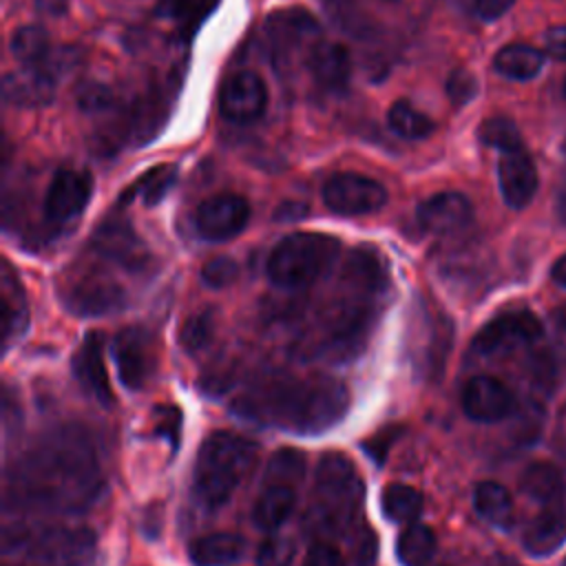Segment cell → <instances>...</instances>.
I'll return each instance as SVG.
<instances>
[{
  "label": "cell",
  "mask_w": 566,
  "mask_h": 566,
  "mask_svg": "<svg viewBox=\"0 0 566 566\" xmlns=\"http://www.w3.org/2000/svg\"><path fill=\"white\" fill-rule=\"evenodd\" d=\"M104 475L86 431H51L15 464L7 495L18 506L49 513H82L102 495Z\"/></svg>",
  "instance_id": "1"
},
{
  "label": "cell",
  "mask_w": 566,
  "mask_h": 566,
  "mask_svg": "<svg viewBox=\"0 0 566 566\" xmlns=\"http://www.w3.org/2000/svg\"><path fill=\"white\" fill-rule=\"evenodd\" d=\"M347 407V387L327 376L268 378L234 402L239 418L298 436H316L332 429L343 420Z\"/></svg>",
  "instance_id": "2"
},
{
  "label": "cell",
  "mask_w": 566,
  "mask_h": 566,
  "mask_svg": "<svg viewBox=\"0 0 566 566\" xmlns=\"http://www.w3.org/2000/svg\"><path fill=\"white\" fill-rule=\"evenodd\" d=\"M363 482L343 453L329 451L318 460L307 524L318 535H345L358 517Z\"/></svg>",
  "instance_id": "3"
},
{
  "label": "cell",
  "mask_w": 566,
  "mask_h": 566,
  "mask_svg": "<svg viewBox=\"0 0 566 566\" xmlns=\"http://www.w3.org/2000/svg\"><path fill=\"white\" fill-rule=\"evenodd\" d=\"M256 458V444L230 431L206 438L195 462V495L206 509L223 506L243 482Z\"/></svg>",
  "instance_id": "4"
},
{
  "label": "cell",
  "mask_w": 566,
  "mask_h": 566,
  "mask_svg": "<svg viewBox=\"0 0 566 566\" xmlns=\"http://www.w3.org/2000/svg\"><path fill=\"white\" fill-rule=\"evenodd\" d=\"M338 250L340 243L329 234L294 232L270 252L268 279L283 290L307 287L336 263Z\"/></svg>",
  "instance_id": "5"
},
{
  "label": "cell",
  "mask_w": 566,
  "mask_h": 566,
  "mask_svg": "<svg viewBox=\"0 0 566 566\" xmlns=\"http://www.w3.org/2000/svg\"><path fill=\"white\" fill-rule=\"evenodd\" d=\"M325 206L343 217L369 214L385 206L387 190L371 177L358 172H336L323 186Z\"/></svg>",
  "instance_id": "6"
},
{
  "label": "cell",
  "mask_w": 566,
  "mask_h": 566,
  "mask_svg": "<svg viewBox=\"0 0 566 566\" xmlns=\"http://www.w3.org/2000/svg\"><path fill=\"white\" fill-rule=\"evenodd\" d=\"M542 336V323L526 310H515L491 318L473 338V352L480 356L506 354Z\"/></svg>",
  "instance_id": "7"
},
{
  "label": "cell",
  "mask_w": 566,
  "mask_h": 566,
  "mask_svg": "<svg viewBox=\"0 0 566 566\" xmlns=\"http://www.w3.org/2000/svg\"><path fill=\"white\" fill-rule=\"evenodd\" d=\"M113 358L124 387L144 389L155 371V345L142 327H126L113 340Z\"/></svg>",
  "instance_id": "8"
},
{
  "label": "cell",
  "mask_w": 566,
  "mask_h": 566,
  "mask_svg": "<svg viewBox=\"0 0 566 566\" xmlns=\"http://www.w3.org/2000/svg\"><path fill=\"white\" fill-rule=\"evenodd\" d=\"M250 221V203L241 195L221 192L206 199L195 212V228L206 241H228Z\"/></svg>",
  "instance_id": "9"
},
{
  "label": "cell",
  "mask_w": 566,
  "mask_h": 566,
  "mask_svg": "<svg viewBox=\"0 0 566 566\" xmlns=\"http://www.w3.org/2000/svg\"><path fill=\"white\" fill-rule=\"evenodd\" d=\"M268 104L265 82L254 71H237L230 75L219 93L221 115L230 122L248 124L263 115Z\"/></svg>",
  "instance_id": "10"
},
{
  "label": "cell",
  "mask_w": 566,
  "mask_h": 566,
  "mask_svg": "<svg viewBox=\"0 0 566 566\" xmlns=\"http://www.w3.org/2000/svg\"><path fill=\"white\" fill-rule=\"evenodd\" d=\"M93 248L104 259L115 261L117 265L133 272H144L150 263V252L126 219H106L95 230Z\"/></svg>",
  "instance_id": "11"
},
{
  "label": "cell",
  "mask_w": 566,
  "mask_h": 566,
  "mask_svg": "<svg viewBox=\"0 0 566 566\" xmlns=\"http://www.w3.org/2000/svg\"><path fill=\"white\" fill-rule=\"evenodd\" d=\"M93 192V179L84 170L62 168L53 175L46 197L44 214L53 223H64L75 219L88 203Z\"/></svg>",
  "instance_id": "12"
},
{
  "label": "cell",
  "mask_w": 566,
  "mask_h": 566,
  "mask_svg": "<svg viewBox=\"0 0 566 566\" xmlns=\"http://www.w3.org/2000/svg\"><path fill=\"white\" fill-rule=\"evenodd\" d=\"M462 409L475 422H500L515 409L511 389L493 376H475L462 389Z\"/></svg>",
  "instance_id": "13"
},
{
  "label": "cell",
  "mask_w": 566,
  "mask_h": 566,
  "mask_svg": "<svg viewBox=\"0 0 566 566\" xmlns=\"http://www.w3.org/2000/svg\"><path fill=\"white\" fill-rule=\"evenodd\" d=\"M416 217L431 234H455L471 223L473 206L460 192H438L418 206Z\"/></svg>",
  "instance_id": "14"
},
{
  "label": "cell",
  "mask_w": 566,
  "mask_h": 566,
  "mask_svg": "<svg viewBox=\"0 0 566 566\" xmlns=\"http://www.w3.org/2000/svg\"><path fill=\"white\" fill-rule=\"evenodd\" d=\"M73 367V376L80 382V387L93 398L97 400L102 407H111L115 396L111 389V380L104 367V354H102V336L99 334H88L82 345L77 347V352L73 354L71 360Z\"/></svg>",
  "instance_id": "15"
},
{
  "label": "cell",
  "mask_w": 566,
  "mask_h": 566,
  "mask_svg": "<svg viewBox=\"0 0 566 566\" xmlns=\"http://www.w3.org/2000/svg\"><path fill=\"white\" fill-rule=\"evenodd\" d=\"M497 181L506 206L520 210L531 203L537 190V168L524 148L502 153L497 164Z\"/></svg>",
  "instance_id": "16"
},
{
  "label": "cell",
  "mask_w": 566,
  "mask_h": 566,
  "mask_svg": "<svg viewBox=\"0 0 566 566\" xmlns=\"http://www.w3.org/2000/svg\"><path fill=\"white\" fill-rule=\"evenodd\" d=\"M265 31L276 55L287 57L318 35V24L305 9H285L270 15Z\"/></svg>",
  "instance_id": "17"
},
{
  "label": "cell",
  "mask_w": 566,
  "mask_h": 566,
  "mask_svg": "<svg viewBox=\"0 0 566 566\" xmlns=\"http://www.w3.org/2000/svg\"><path fill=\"white\" fill-rule=\"evenodd\" d=\"M64 303L73 314L99 316L124 305V290L113 281L82 279L80 283L69 285L64 292Z\"/></svg>",
  "instance_id": "18"
},
{
  "label": "cell",
  "mask_w": 566,
  "mask_h": 566,
  "mask_svg": "<svg viewBox=\"0 0 566 566\" xmlns=\"http://www.w3.org/2000/svg\"><path fill=\"white\" fill-rule=\"evenodd\" d=\"M4 102L15 106H42L53 99L55 75L44 66H27L20 73H7L2 80Z\"/></svg>",
  "instance_id": "19"
},
{
  "label": "cell",
  "mask_w": 566,
  "mask_h": 566,
  "mask_svg": "<svg viewBox=\"0 0 566 566\" xmlns=\"http://www.w3.org/2000/svg\"><path fill=\"white\" fill-rule=\"evenodd\" d=\"M305 62L314 82L329 91L343 88L352 75L349 53L338 42H314Z\"/></svg>",
  "instance_id": "20"
},
{
  "label": "cell",
  "mask_w": 566,
  "mask_h": 566,
  "mask_svg": "<svg viewBox=\"0 0 566 566\" xmlns=\"http://www.w3.org/2000/svg\"><path fill=\"white\" fill-rule=\"evenodd\" d=\"M566 537V495L544 504L537 517L528 524L524 535V546L533 555H548Z\"/></svg>",
  "instance_id": "21"
},
{
  "label": "cell",
  "mask_w": 566,
  "mask_h": 566,
  "mask_svg": "<svg viewBox=\"0 0 566 566\" xmlns=\"http://www.w3.org/2000/svg\"><path fill=\"white\" fill-rule=\"evenodd\" d=\"M296 506V489L285 482H263L252 509V522L261 531L281 528Z\"/></svg>",
  "instance_id": "22"
},
{
  "label": "cell",
  "mask_w": 566,
  "mask_h": 566,
  "mask_svg": "<svg viewBox=\"0 0 566 566\" xmlns=\"http://www.w3.org/2000/svg\"><path fill=\"white\" fill-rule=\"evenodd\" d=\"M245 555V539L237 533H210L190 546L195 566H232Z\"/></svg>",
  "instance_id": "23"
},
{
  "label": "cell",
  "mask_w": 566,
  "mask_h": 566,
  "mask_svg": "<svg viewBox=\"0 0 566 566\" xmlns=\"http://www.w3.org/2000/svg\"><path fill=\"white\" fill-rule=\"evenodd\" d=\"M473 506L478 515L495 528H511L515 520L513 497L500 482L486 480L473 489Z\"/></svg>",
  "instance_id": "24"
},
{
  "label": "cell",
  "mask_w": 566,
  "mask_h": 566,
  "mask_svg": "<svg viewBox=\"0 0 566 566\" xmlns=\"http://www.w3.org/2000/svg\"><path fill=\"white\" fill-rule=\"evenodd\" d=\"M520 486L524 495H528L537 504H551L566 495V482L562 471L551 462H533L520 478Z\"/></svg>",
  "instance_id": "25"
},
{
  "label": "cell",
  "mask_w": 566,
  "mask_h": 566,
  "mask_svg": "<svg viewBox=\"0 0 566 566\" xmlns=\"http://www.w3.org/2000/svg\"><path fill=\"white\" fill-rule=\"evenodd\" d=\"M493 66L511 80H531L544 66V53L528 44H506L495 53Z\"/></svg>",
  "instance_id": "26"
},
{
  "label": "cell",
  "mask_w": 566,
  "mask_h": 566,
  "mask_svg": "<svg viewBox=\"0 0 566 566\" xmlns=\"http://www.w3.org/2000/svg\"><path fill=\"white\" fill-rule=\"evenodd\" d=\"M27 325V301L20 287L18 276L11 272L9 263H4L2 272V343L9 345L13 336H18Z\"/></svg>",
  "instance_id": "27"
},
{
  "label": "cell",
  "mask_w": 566,
  "mask_h": 566,
  "mask_svg": "<svg viewBox=\"0 0 566 566\" xmlns=\"http://www.w3.org/2000/svg\"><path fill=\"white\" fill-rule=\"evenodd\" d=\"M422 493L409 484H387L382 495H380V509H382V515L391 522H398V524H407V522H413L420 511H422Z\"/></svg>",
  "instance_id": "28"
},
{
  "label": "cell",
  "mask_w": 566,
  "mask_h": 566,
  "mask_svg": "<svg viewBox=\"0 0 566 566\" xmlns=\"http://www.w3.org/2000/svg\"><path fill=\"white\" fill-rule=\"evenodd\" d=\"M436 553V535L424 524H409L396 542V555L402 566H424Z\"/></svg>",
  "instance_id": "29"
},
{
  "label": "cell",
  "mask_w": 566,
  "mask_h": 566,
  "mask_svg": "<svg viewBox=\"0 0 566 566\" xmlns=\"http://www.w3.org/2000/svg\"><path fill=\"white\" fill-rule=\"evenodd\" d=\"M11 53L27 66H38L49 57V38L40 27L27 24L11 35Z\"/></svg>",
  "instance_id": "30"
},
{
  "label": "cell",
  "mask_w": 566,
  "mask_h": 566,
  "mask_svg": "<svg viewBox=\"0 0 566 566\" xmlns=\"http://www.w3.org/2000/svg\"><path fill=\"white\" fill-rule=\"evenodd\" d=\"M387 124L402 139H422L433 130V122L409 102H396L387 113Z\"/></svg>",
  "instance_id": "31"
},
{
  "label": "cell",
  "mask_w": 566,
  "mask_h": 566,
  "mask_svg": "<svg viewBox=\"0 0 566 566\" xmlns=\"http://www.w3.org/2000/svg\"><path fill=\"white\" fill-rule=\"evenodd\" d=\"M305 473V458L296 449H279L265 469L263 482H285V484H298Z\"/></svg>",
  "instance_id": "32"
},
{
  "label": "cell",
  "mask_w": 566,
  "mask_h": 566,
  "mask_svg": "<svg viewBox=\"0 0 566 566\" xmlns=\"http://www.w3.org/2000/svg\"><path fill=\"white\" fill-rule=\"evenodd\" d=\"M478 137L484 146L497 148L500 153H509L522 148V137L517 126L509 117H489L482 122Z\"/></svg>",
  "instance_id": "33"
},
{
  "label": "cell",
  "mask_w": 566,
  "mask_h": 566,
  "mask_svg": "<svg viewBox=\"0 0 566 566\" xmlns=\"http://www.w3.org/2000/svg\"><path fill=\"white\" fill-rule=\"evenodd\" d=\"M212 316L208 312H199V314H192L184 325H181V332H179V343L181 347L188 352V354H197L201 349L208 347L210 338H212Z\"/></svg>",
  "instance_id": "34"
},
{
  "label": "cell",
  "mask_w": 566,
  "mask_h": 566,
  "mask_svg": "<svg viewBox=\"0 0 566 566\" xmlns=\"http://www.w3.org/2000/svg\"><path fill=\"white\" fill-rule=\"evenodd\" d=\"M175 179H177L175 166L166 164V166L153 168V170L146 172V175L142 177V181H139V197H142V201H144L146 206L159 203V201L166 197V192L172 188Z\"/></svg>",
  "instance_id": "35"
},
{
  "label": "cell",
  "mask_w": 566,
  "mask_h": 566,
  "mask_svg": "<svg viewBox=\"0 0 566 566\" xmlns=\"http://www.w3.org/2000/svg\"><path fill=\"white\" fill-rule=\"evenodd\" d=\"M296 546L290 537L272 535L263 539V544L256 551V566H290L294 559Z\"/></svg>",
  "instance_id": "36"
},
{
  "label": "cell",
  "mask_w": 566,
  "mask_h": 566,
  "mask_svg": "<svg viewBox=\"0 0 566 566\" xmlns=\"http://www.w3.org/2000/svg\"><path fill=\"white\" fill-rule=\"evenodd\" d=\"M217 0H159V13L177 22H195L203 18Z\"/></svg>",
  "instance_id": "37"
},
{
  "label": "cell",
  "mask_w": 566,
  "mask_h": 566,
  "mask_svg": "<svg viewBox=\"0 0 566 566\" xmlns=\"http://www.w3.org/2000/svg\"><path fill=\"white\" fill-rule=\"evenodd\" d=\"M75 102L86 113H102L113 106V93L106 84L99 82H84L75 93Z\"/></svg>",
  "instance_id": "38"
},
{
  "label": "cell",
  "mask_w": 566,
  "mask_h": 566,
  "mask_svg": "<svg viewBox=\"0 0 566 566\" xmlns=\"http://www.w3.org/2000/svg\"><path fill=\"white\" fill-rule=\"evenodd\" d=\"M239 274V265L230 259V256H217V259H210L203 270H201V279L208 287H214V290H221L226 285H230Z\"/></svg>",
  "instance_id": "39"
},
{
  "label": "cell",
  "mask_w": 566,
  "mask_h": 566,
  "mask_svg": "<svg viewBox=\"0 0 566 566\" xmlns=\"http://www.w3.org/2000/svg\"><path fill=\"white\" fill-rule=\"evenodd\" d=\"M155 431L157 436L166 438L172 449L179 447V424H181V411L170 405H161L155 409Z\"/></svg>",
  "instance_id": "40"
},
{
  "label": "cell",
  "mask_w": 566,
  "mask_h": 566,
  "mask_svg": "<svg viewBox=\"0 0 566 566\" xmlns=\"http://www.w3.org/2000/svg\"><path fill=\"white\" fill-rule=\"evenodd\" d=\"M475 91H478V82H475V77H473L469 71H464V69L453 71V73L449 75V80H447V95L451 97V102H453L455 106L467 104V102L475 95Z\"/></svg>",
  "instance_id": "41"
},
{
  "label": "cell",
  "mask_w": 566,
  "mask_h": 566,
  "mask_svg": "<svg viewBox=\"0 0 566 566\" xmlns=\"http://www.w3.org/2000/svg\"><path fill=\"white\" fill-rule=\"evenodd\" d=\"M303 566H345V562L334 546L318 542V544L310 546V551L303 559Z\"/></svg>",
  "instance_id": "42"
},
{
  "label": "cell",
  "mask_w": 566,
  "mask_h": 566,
  "mask_svg": "<svg viewBox=\"0 0 566 566\" xmlns=\"http://www.w3.org/2000/svg\"><path fill=\"white\" fill-rule=\"evenodd\" d=\"M398 438V429H387V431H380L376 433L371 440L365 442V449H367V455L374 458L376 462H382V455L387 453L389 444Z\"/></svg>",
  "instance_id": "43"
},
{
  "label": "cell",
  "mask_w": 566,
  "mask_h": 566,
  "mask_svg": "<svg viewBox=\"0 0 566 566\" xmlns=\"http://www.w3.org/2000/svg\"><path fill=\"white\" fill-rule=\"evenodd\" d=\"M544 44L553 57L566 60V24H557L548 29L544 35Z\"/></svg>",
  "instance_id": "44"
},
{
  "label": "cell",
  "mask_w": 566,
  "mask_h": 566,
  "mask_svg": "<svg viewBox=\"0 0 566 566\" xmlns=\"http://www.w3.org/2000/svg\"><path fill=\"white\" fill-rule=\"evenodd\" d=\"M515 0H475V13L491 22V20H497L502 13H506L511 9Z\"/></svg>",
  "instance_id": "45"
},
{
  "label": "cell",
  "mask_w": 566,
  "mask_h": 566,
  "mask_svg": "<svg viewBox=\"0 0 566 566\" xmlns=\"http://www.w3.org/2000/svg\"><path fill=\"white\" fill-rule=\"evenodd\" d=\"M307 212V208L303 203H296V201H285L276 208L274 212V219L276 221H294V219H301L303 214Z\"/></svg>",
  "instance_id": "46"
},
{
  "label": "cell",
  "mask_w": 566,
  "mask_h": 566,
  "mask_svg": "<svg viewBox=\"0 0 566 566\" xmlns=\"http://www.w3.org/2000/svg\"><path fill=\"white\" fill-rule=\"evenodd\" d=\"M35 9H38L42 15L57 18V15H64V13H66L69 0H35Z\"/></svg>",
  "instance_id": "47"
},
{
  "label": "cell",
  "mask_w": 566,
  "mask_h": 566,
  "mask_svg": "<svg viewBox=\"0 0 566 566\" xmlns=\"http://www.w3.org/2000/svg\"><path fill=\"white\" fill-rule=\"evenodd\" d=\"M551 276L557 285L566 287V254L559 256L555 263H553V270H551Z\"/></svg>",
  "instance_id": "48"
},
{
  "label": "cell",
  "mask_w": 566,
  "mask_h": 566,
  "mask_svg": "<svg viewBox=\"0 0 566 566\" xmlns=\"http://www.w3.org/2000/svg\"><path fill=\"white\" fill-rule=\"evenodd\" d=\"M557 217L566 226V181L557 190Z\"/></svg>",
  "instance_id": "49"
},
{
  "label": "cell",
  "mask_w": 566,
  "mask_h": 566,
  "mask_svg": "<svg viewBox=\"0 0 566 566\" xmlns=\"http://www.w3.org/2000/svg\"><path fill=\"white\" fill-rule=\"evenodd\" d=\"M564 97H566V82H564Z\"/></svg>",
  "instance_id": "50"
}]
</instances>
